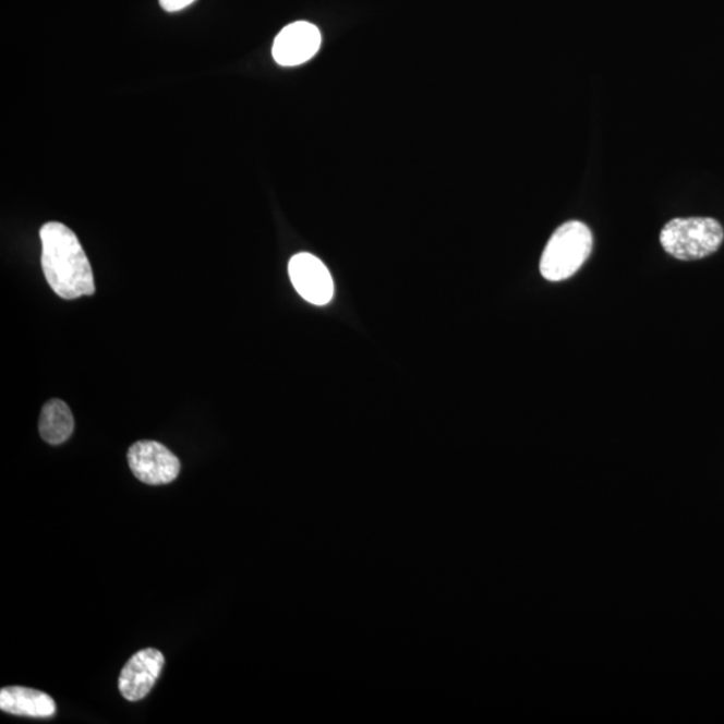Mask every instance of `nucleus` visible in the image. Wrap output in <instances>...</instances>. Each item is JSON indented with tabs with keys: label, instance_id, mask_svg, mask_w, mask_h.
<instances>
[{
	"label": "nucleus",
	"instance_id": "f257e3e1",
	"mask_svg": "<svg viewBox=\"0 0 724 724\" xmlns=\"http://www.w3.org/2000/svg\"><path fill=\"white\" fill-rule=\"evenodd\" d=\"M43 268L50 288L63 300H77L96 291L89 260L77 236L65 225L49 221L39 232Z\"/></svg>",
	"mask_w": 724,
	"mask_h": 724
},
{
	"label": "nucleus",
	"instance_id": "f03ea898",
	"mask_svg": "<svg viewBox=\"0 0 724 724\" xmlns=\"http://www.w3.org/2000/svg\"><path fill=\"white\" fill-rule=\"evenodd\" d=\"M591 230L581 221L571 220L558 227L543 250L540 270L551 282L568 279L586 264L592 253Z\"/></svg>",
	"mask_w": 724,
	"mask_h": 724
},
{
	"label": "nucleus",
	"instance_id": "7ed1b4c3",
	"mask_svg": "<svg viewBox=\"0 0 724 724\" xmlns=\"http://www.w3.org/2000/svg\"><path fill=\"white\" fill-rule=\"evenodd\" d=\"M723 239L722 225L711 218L674 219L660 233L663 249L680 261H698L714 254Z\"/></svg>",
	"mask_w": 724,
	"mask_h": 724
},
{
	"label": "nucleus",
	"instance_id": "20e7f679",
	"mask_svg": "<svg viewBox=\"0 0 724 724\" xmlns=\"http://www.w3.org/2000/svg\"><path fill=\"white\" fill-rule=\"evenodd\" d=\"M128 463L133 475L150 486L171 483L180 472V460L177 455L155 441L134 443L128 451Z\"/></svg>",
	"mask_w": 724,
	"mask_h": 724
},
{
	"label": "nucleus",
	"instance_id": "39448f33",
	"mask_svg": "<svg viewBox=\"0 0 724 724\" xmlns=\"http://www.w3.org/2000/svg\"><path fill=\"white\" fill-rule=\"evenodd\" d=\"M289 276L298 294L313 305L325 306L335 294V283L323 261L309 253H300L290 260Z\"/></svg>",
	"mask_w": 724,
	"mask_h": 724
},
{
	"label": "nucleus",
	"instance_id": "423d86ee",
	"mask_svg": "<svg viewBox=\"0 0 724 724\" xmlns=\"http://www.w3.org/2000/svg\"><path fill=\"white\" fill-rule=\"evenodd\" d=\"M321 33L309 22H294L282 28L273 45L274 60L280 67L302 65L317 55Z\"/></svg>",
	"mask_w": 724,
	"mask_h": 724
},
{
	"label": "nucleus",
	"instance_id": "0eeeda50",
	"mask_svg": "<svg viewBox=\"0 0 724 724\" xmlns=\"http://www.w3.org/2000/svg\"><path fill=\"white\" fill-rule=\"evenodd\" d=\"M166 659L160 651L148 648L133 655L122 668L119 688L122 697L130 702L142 700L159 679Z\"/></svg>",
	"mask_w": 724,
	"mask_h": 724
},
{
	"label": "nucleus",
	"instance_id": "6e6552de",
	"mask_svg": "<svg viewBox=\"0 0 724 724\" xmlns=\"http://www.w3.org/2000/svg\"><path fill=\"white\" fill-rule=\"evenodd\" d=\"M0 709L9 714L31 717H52L57 712L50 695L20 686L0 690Z\"/></svg>",
	"mask_w": 724,
	"mask_h": 724
},
{
	"label": "nucleus",
	"instance_id": "1a4fd4ad",
	"mask_svg": "<svg viewBox=\"0 0 724 724\" xmlns=\"http://www.w3.org/2000/svg\"><path fill=\"white\" fill-rule=\"evenodd\" d=\"M74 431V418L69 406L62 400L46 402L40 412L39 434L51 446L62 445Z\"/></svg>",
	"mask_w": 724,
	"mask_h": 724
},
{
	"label": "nucleus",
	"instance_id": "9d476101",
	"mask_svg": "<svg viewBox=\"0 0 724 724\" xmlns=\"http://www.w3.org/2000/svg\"><path fill=\"white\" fill-rule=\"evenodd\" d=\"M194 2L195 0H160V5L168 11V13H174V11L189 8V5Z\"/></svg>",
	"mask_w": 724,
	"mask_h": 724
}]
</instances>
